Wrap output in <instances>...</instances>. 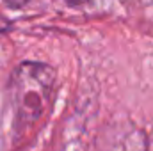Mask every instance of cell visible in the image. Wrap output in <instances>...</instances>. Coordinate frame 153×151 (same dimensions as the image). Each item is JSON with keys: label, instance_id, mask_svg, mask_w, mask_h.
Returning <instances> with one entry per match:
<instances>
[{"label": "cell", "instance_id": "2", "mask_svg": "<svg viewBox=\"0 0 153 151\" xmlns=\"http://www.w3.org/2000/svg\"><path fill=\"white\" fill-rule=\"evenodd\" d=\"M5 5H9L11 9H18V7H23L25 4H29L30 0H4Z\"/></svg>", "mask_w": 153, "mask_h": 151}, {"label": "cell", "instance_id": "3", "mask_svg": "<svg viewBox=\"0 0 153 151\" xmlns=\"http://www.w3.org/2000/svg\"><path fill=\"white\" fill-rule=\"evenodd\" d=\"M9 29H11V23H9V20L0 16V32H5V30H9Z\"/></svg>", "mask_w": 153, "mask_h": 151}, {"label": "cell", "instance_id": "1", "mask_svg": "<svg viewBox=\"0 0 153 151\" xmlns=\"http://www.w3.org/2000/svg\"><path fill=\"white\" fill-rule=\"evenodd\" d=\"M55 85V71L43 62H22L9 78V98L18 128H30L45 115Z\"/></svg>", "mask_w": 153, "mask_h": 151}]
</instances>
